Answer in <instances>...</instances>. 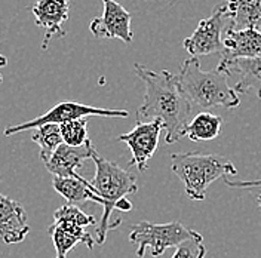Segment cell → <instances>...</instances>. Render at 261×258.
Returning <instances> with one entry per match:
<instances>
[{
  "label": "cell",
  "instance_id": "obj_22",
  "mask_svg": "<svg viewBox=\"0 0 261 258\" xmlns=\"http://www.w3.org/2000/svg\"><path fill=\"white\" fill-rule=\"evenodd\" d=\"M206 248L203 245V238L200 233L195 231L192 238L181 242L175 249V254L171 258H205Z\"/></svg>",
  "mask_w": 261,
  "mask_h": 258
},
{
  "label": "cell",
  "instance_id": "obj_1",
  "mask_svg": "<svg viewBox=\"0 0 261 258\" xmlns=\"http://www.w3.org/2000/svg\"><path fill=\"white\" fill-rule=\"evenodd\" d=\"M134 70L146 86L144 101L137 112V122L158 119L166 131L165 141L168 144L179 141L186 137L192 102L182 94L177 74H172L168 70L153 71L138 63L134 64Z\"/></svg>",
  "mask_w": 261,
  "mask_h": 258
},
{
  "label": "cell",
  "instance_id": "obj_10",
  "mask_svg": "<svg viewBox=\"0 0 261 258\" xmlns=\"http://www.w3.org/2000/svg\"><path fill=\"white\" fill-rule=\"evenodd\" d=\"M71 0H36L32 8L36 25L43 29L42 49L46 50L54 37H64V22L68 19Z\"/></svg>",
  "mask_w": 261,
  "mask_h": 258
},
{
  "label": "cell",
  "instance_id": "obj_7",
  "mask_svg": "<svg viewBox=\"0 0 261 258\" xmlns=\"http://www.w3.org/2000/svg\"><path fill=\"white\" fill-rule=\"evenodd\" d=\"M228 21V12L226 2L218 5L211 15L199 21L193 34L184 39L182 46L193 57L199 58L202 55H212V54H224L223 37L224 27Z\"/></svg>",
  "mask_w": 261,
  "mask_h": 258
},
{
  "label": "cell",
  "instance_id": "obj_18",
  "mask_svg": "<svg viewBox=\"0 0 261 258\" xmlns=\"http://www.w3.org/2000/svg\"><path fill=\"white\" fill-rule=\"evenodd\" d=\"M32 140L39 145L40 159L45 163L54 154V151L63 144L60 125H43L36 128L33 132Z\"/></svg>",
  "mask_w": 261,
  "mask_h": 258
},
{
  "label": "cell",
  "instance_id": "obj_16",
  "mask_svg": "<svg viewBox=\"0 0 261 258\" xmlns=\"http://www.w3.org/2000/svg\"><path fill=\"white\" fill-rule=\"evenodd\" d=\"M228 29H255L261 32V0H227Z\"/></svg>",
  "mask_w": 261,
  "mask_h": 258
},
{
  "label": "cell",
  "instance_id": "obj_2",
  "mask_svg": "<svg viewBox=\"0 0 261 258\" xmlns=\"http://www.w3.org/2000/svg\"><path fill=\"white\" fill-rule=\"evenodd\" d=\"M92 161L95 163V175L91 184L94 186L95 192L102 200V217L97 223V239L95 243L102 245L106 242L107 233L113 228L112 214L114 210L128 212L132 210V203L126 199V196L138 192L137 177L128 171L119 166L116 162L109 161L98 154L95 151L92 154Z\"/></svg>",
  "mask_w": 261,
  "mask_h": 258
},
{
  "label": "cell",
  "instance_id": "obj_20",
  "mask_svg": "<svg viewBox=\"0 0 261 258\" xmlns=\"http://www.w3.org/2000/svg\"><path fill=\"white\" fill-rule=\"evenodd\" d=\"M49 235L52 238V242H54V248L57 251V257L55 258H67L68 252L77 246L79 243H83L82 238H79L77 235L64 230L61 227L57 226H49Z\"/></svg>",
  "mask_w": 261,
  "mask_h": 258
},
{
  "label": "cell",
  "instance_id": "obj_11",
  "mask_svg": "<svg viewBox=\"0 0 261 258\" xmlns=\"http://www.w3.org/2000/svg\"><path fill=\"white\" fill-rule=\"evenodd\" d=\"M95 147L91 140L86 141V144L81 147H71V145H60L54 154L45 162V166L49 174L58 178H77V171L82 168L85 161L92 159V154L95 153Z\"/></svg>",
  "mask_w": 261,
  "mask_h": 258
},
{
  "label": "cell",
  "instance_id": "obj_25",
  "mask_svg": "<svg viewBox=\"0 0 261 258\" xmlns=\"http://www.w3.org/2000/svg\"><path fill=\"white\" fill-rule=\"evenodd\" d=\"M257 202H258V208H260V211H261V193L258 194V199H257Z\"/></svg>",
  "mask_w": 261,
  "mask_h": 258
},
{
  "label": "cell",
  "instance_id": "obj_6",
  "mask_svg": "<svg viewBox=\"0 0 261 258\" xmlns=\"http://www.w3.org/2000/svg\"><path fill=\"white\" fill-rule=\"evenodd\" d=\"M89 116H99V117H128L129 112L128 110H109V109H99V107H92L88 104H81L76 101H63L57 106H54L46 113L37 116L36 119L11 125L5 129V137H11L24 131L36 129L43 125H63L71 120L77 119H86Z\"/></svg>",
  "mask_w": 261,
  "mask_h": 258
},
{
  "label": "cell",
  "instance_id": "obj_19",
  "mask_svg": "<svg viewBox=\"0 0 261 258\" xmlns=\"http://www.w3.org/2000/svg\"><path fill=\"white\" fill-rule=\"evenodd\" d=\"M55 226L64 224V226H74L88 228L89 226L97 224V218L94 215H88L86 212L74 205H64L60 207L58 210L54 212V223Z\"/></svg>",
  "mask_w": 261,
  "mask_h": 258
},
{
  "label": "cell",
  "instance_id": "obj_15",
  "mask_svg": "<svg viewBox=\"0 0 261 258\" xmlns=\"http://www.w3.org/2000/svg\"><path fill=\"white\" fill-rule=\"evenodd\" d=\"M52 186H54L55 192L61 194L68 202V205L79 207L82 203L91 200V202L99 203L102 207V200L99 199V196L95 192L94 186L91 184V181H88L82 175H79L77 178L54 177Z\"/></svg>",
  "mask_w": 261,
  "mask_h": 258
},
{
  "label": "cell",
  "instance_id": "obj_14",
  "mask_svg": "<svg viewBox=\"0 0 261 258\" xmlns=\"http://www.w3.org/2000/svg\"><path fill=\"white\" fill-rule=\"evenodd\" d=\"M218 70L227 73L239 74V82L234 85V92L248 94L254 92L261 99V57L249 58V60H233V61H221L217 65Z\"/></svg>",
  "mask_w": 261,
  "mask_h": 258
},
{
  "label": "cell",
  "instance_id": "obj_23",
  "mask_svg": "<svg viewBox=\"0 0 261 258\" xmlns=\"http://www.w3.org/2000/svg\"><path fill=\"white\" fill-rule=\"evenodd\" d=\"M226 181L228 187H239V189H254V187H261V179L257 181H230L228 177L223 178Z\"/></svg>",
  "mask_w": 261,
  "mask_h": 258
},
{
  "label": "cell",
  "instance_id": "obj_4",
  "mask_svg": "<svg viewBox=\"0 0 261 258\" xmlns=\"http://www.w3.org/2000/svg\"><path fill=\"white\" fill-rule=\"evenodd\" d=\"M171 169L181 179L186 194L192 200H203L208 187L218 178L238 175L236 166L226 158L197 151L174 153Z\"/></svg>",
  "mask_w": 261,
  "mask_h": 258
},
{
  "label": "cell",
  "instance_id": "obj_3",
  "mask_svg": "<svg viewBox=\"0 0 261 258\" xmlns=\"http://www.w3.org/2000/svg\"><path fill=\"white\" fill-rule=\"evenodd\" d=\"M227 78V73L217 67L211 71H203L199 58L193 57L181 64L177 74L179 88L190 102H195L202 109L223 107L231 110L239 106L241 99L228 85Z\"/></svg>",
  "mask_w": 261,
  "mask_h": 258
},
{
  "label": "cell",
  "instance_id": "obj_24",
  "mask_svg": "<svg viewBox=\"0 0 261 258\" xmlns=\"http://www.w3.org/2000/svg\"><path fill=\"white\" fill-rule=\"evenodd\" d=\"M6 65H8V58H6L5 55L0 54V68H2V67H6ZM2 82H3V78H2V73H0V83H2Z\"/></svg>",
  "mask_w": 261,
  "mask_h": 258
},
{
  "label": "cell",
  "instance_id": "obj_12",
  "mask_svg": "<svg viewBox=\"0 0 261 258\" xmlns=\"http://www.w3.org/2000/svg\"><path fill=\"white\" fill-rule=\"evenodd\" d=\"M29 231L30 226L24 207L0 193V241L6 245L21 243Z\"/></svg>",
  "mask_w": 261,
  "mask_h": 258
},
{
  "label": "cell",
  "instance_id": "obj_21",
  "mask_svg": "<svg viewBox=\"0 0 261 258\" xmlns=\"http://www.w3.org/2000/svg\"><path fill=\"white\" fill-rule=\"evenodd\" d=\"M63 143L71 147H81L86 144L88 138V122L86 119H77L60 125Z\"/></svg>",
  "mask_w": 261,
  "mask_h": 258
},
{
  "label": "cell",
  "instance_id": "obj_13",
  "mask_svg": "<svg viewBox=\"0 0 261 258\" xmlns=\"http://www.w3.org/2000/svg\"><path fill=\"white\" fill-rule=\"evenodd\" d=\"M224 54L221 61L249 60L261 57V32L255 29L231 30L226 29L223 39Z\"/></svg>",
  "mask_w": 261,
  "mask_h": 258
},
{
  "label": "cell",
  "instance_id": "obj_5",
  "mask_svg": "<svg viewBox=\"0 0 261 258\" xmlns=\"http://www.w3.org/2000/svg\"><path fill=\"white\" fill-rule=\"evenodd\" d=\"M195 235V230L184 227L178 221L166 224H153L141 221L130 227L129 241L137 245V257L143 258L147 248L153 257H161L168 248H177L179 243Z\"/></svg>",
  "mask_w": 261,
  "mask_h": 258
},
{
  "label": "cell",
  "instance_id": "obj_9",
  "mask_svg": "<svg viewBox=\"0 0 261 258\" xmlns=\"http://www.w3.org/2000/svg\"><path fill=\"white\" fill-rule=\"evenodd\" d=\"M102 15L91 21V33L98 39H119L130 43L134 39L130 29L132 15L116 0H102Z\"/></svg>",
  "mask_w": 261,
  "mask_h": 258
},
{
  "label": "cell",
  "instance_id": "obj_8",
  "mask_svg": "<svg viewBox=\"0 0 261 258\" xmlns=\"http://www.w3.org/2000/svg\"><path fill=\"white\" fill-rule=\"evenodd\" d=\"M162 122L154 119L148 122H137L134 129L128 134H122L117 141L125 143L129 147L132 159L128 166H137L140 172H144L148 168V161L159 147V138L162 132Z\"/></svg>",
  "mask_w": 261,
  "mask_h": 258
},
{
  "label": "cell",
  "instance_id": "obj_17",
  "mask_svg": "<svg viewBox=\"0 0 261 258\" xmlns=\"http://www.w3.org/2000/svg\"><path fill=\"white\" fill-rule=\"evenodd\" d=\"M223 123L224 120L220 116L203 112L189 122L186 128V135L192 141H211L220 135Z\"/></svg>",
  "mask_w": 261,
  "mask_h": 258
}]
</instances>
